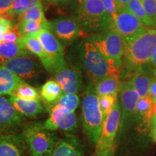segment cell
Wrapping results in <instances>:
<instances>
[{
	"mask_svg": "<svg viewBox=\"0 0 156 156\" xmlns=\"http://www.w3.org/2000/svg\"><path fill=\"white\" fill-rule=\"evenodd\" d=\"M82 116L85 133L93 143L96 144L104 119L100 107L99 96L92 85H89L85 90L82 105Z\"/></svg>",
	"mask_w": 156,
	"mask_h": 156,
	"instance_id": "6da1fadb",
	"label": "cell"
},
{
	"mask_svg": "<svg viewBox=\"0 0 156 156\" xmlns=\"http://www.w3.org/2000/svg\"><path fill=\"white\" fill-rule=\"evenodd\" d=\"M156 44V28H147L145 32L125 41L124 56L129 64L140 67L151 62Z\"/></svg>",
	"mask_w": 156,
	"mask_h": 156,
	"instance_id": "7a4b0ae2",
	"label": "cell"
},
{
	"mask_svg": "<svg viewBox=\"0 0 156 156\" xmlns=\"http://www.w3.org/2000/svg\"><path fill=\"white\" fill-rule=\"evenodd\" d=\"M82 59L85 69L94 82L109 76H120V69L109 63L90 41L83 43Z\"/></svg>",
	"mask_w": 156,
	"mask_h": 156,
	"instance_id": "3957f363",
	"label": "cell"
},
{
	"mask_svg": "<svg viewBox=\"0 0 156 156\" xmlns=\"http://www.w3.org/2000/svg\"><path fill=\"white\" fill-rule=\"evenodd\" d=\"M30 156H51L58 140L53 131L41 124H34L22 133Z\"/></svg>",
	"mask_w": 156,
	"mask_h": 156,
	"instance_id": "277c9868",
	"label": "cell"
},
{
	"mask_svg": "<svg viewBox=\"0 0 156 156\" xmlns=\"http://www.w3.org/2000/svg\"><path fill=\"white\" fill-rule=\"evenodd\" d=\"M77 18L82 28L87 30H104L110 28L112 25L102 0H88L81 3Z\"/></svg>",
	"mask_w": 156,
	"mask_h": 156,
	"instance_id": "5b68a950",
	"label": "cell"
},
{
	"mask_svg": "<svg viewBox=\"0 0 156 156\" xmlns=\"http://www.w3.org/2000/svg\"><path fill=\"white\" fill-rule=\"evenodd\" d=\"M90 41L93 42L109 63L120 69L125 41L118 33L112 28H108L101 34L94 35Z\"/></svg>",
	"mask_w": 156,
	"mask_h": 156,
	"instance_id": "8992f818",
	"label": "cell"
},
{
	"mask_svg": "<svg viewBox=\"0 0 156 156\" xmlns=\"http://www.w3.org/2000/svg\"><path fill=\"white\" fill-rule=\"evenodd\" d=\"M120 123L121 108L118 101L103 122L100 136L95 144V153L103 156L113 155L114 142L119 129Z\"/></svg>",
	"mask_w": 156,
	"mask_h": 156,
	"instance_id": "52a82bcc",
	"label": "cell"
},
{
	"mask_svg": "<svg viewBox=\"0 0 156 156\" xmlns=\"http://www.w3.org/2000/svg\"><path fill=\"white\" fill-rule=\"evenodd\" d=\"M110 28L118 33L124 41H128L145 32L148 27L130 12L123 9L119 12Z\"/></svg>",
	"mask_w": 156,
	"mask_h": 156,
	"instance_id": "ba28073f",
	"label": "cell"
},
{
	"mask_svg": "<svg viewBox=\"0 0 156 156\" xmlns=\"http://www.w3.org/2000/svg\"><path fill=\"white\" fill-rule=\"evenodd\" d=\"M44 128L51 131L63 130L74 132L77 128V117L75 112H71L62 107L53 106L51 109L50 116L44 124Z\"/></svg>",
	"mask_w": 156,
	"mask_h": 156,
	"instance_id": "9c48e42d",
	"label": "cell"
},
{
	"mask_svg": "<svg viewBox=\"0 0 156 156\" xmlns=\"http://www.w3.org/2000/svg\"><path fill=\"white\" fill-rule=\"evenodd\" d=\"M119 103L121 108L120 132L124 124L130 117L135 114L136 103L140 99V95L129 80L122 83L119 91Z\"/></svg>",
	"mask_w": 156,
	"mask_h": 156,
	"instance_id": "30bf717a",
	"label": "cell"
},
{
	"mask_svg": "<svg viewBox=\"0 0 156 156\" xmlns=\"http://www.w3.org/2000/svg\"><path fill=\"white\" fill-rule=\"evenodd\" d=\"M52 74L65 94H76L81 87V74L77 69L68 67L66 62L58 64Z\"/></svg>",
	"mask_w": 156,
	"mask_h": 156,
	"instance_id": "8fae6325",
	"label": "cell"
},
{
	"mask_svg": "<svg viewBox=\"0 0 156 156\" xmlns=\"http://www.w3.org/2000/svg\"><path fill=\"white\" fill-rule=\"evenodd\" d=\"M51 31L62 41L70 42L83 34L77 17H60L51 22Z\"/></svg>",
	"mask_w": 156,
	"mask_h": 156,
	"instance_id": "7c38bea8",
	"label": "cell"
},
{
	"mask_svg": "<svg viewBox=\"0 0 156 156\" xmlns=\"http://www.w3.org/2000/svg\"><path fill=\"white\" fill-rule=\"evenodd\" d=\"M36 37L41 43L43 47L51 60L53 64V73L54 68L56 66L65 62L64 58L63 46L57 38L54 36L53 32L48 29H43L38 33Z\"/></svg>",
	"mask_w": 156,
	"mask_h": 156,
	"instance_id": "4fadbf2b",
	"label": "cell"
},
{
	"mask_svg": "<svg viewBox=\"0 0 156 156\" xmlns=\"http://www.w3.org/2000/svg\"><path fill=\"white\" fill-rule=\"evenodd\" d=\"M23 79H31L40 73V65L34 58L27 56L7 60L2 64Z\"/></svg>",
	"mask_w": 156,
	"mask_h": 156,
	"instance_id": "5bb4252c",
	"label": "cell"
},
{
	"mask_svg": "<svg viewBox=\"0 0 156 156\" xmlns=\"http://www.w3.org/2000/svg\"><path fill=\"white\" fill-rule=\"evenodd\" d=\"M22 134H0V156H25Z\"/></svg>",
	"mask_w": 156,
	"mask_h": 156,
	"instance_id": "9a60e30c",
	"label": "cell"
},
{
	"mask_svg": "<svg viewBox=\"0 0 156 156\" xmlns=\"http://www.w3.org/2000/svg\"><path fill=\"white\" fill-rule=\"evenodd\" d=\"M21 46L26 48L30 53L35 54L39 58L43 65L48 73H52L53 64L49 56L43 47L41 43L37 37L34 36H21L17 41Z\"/></svg>",
	"mask_w": 156,
	"mask_h": 156,
	"instance_id": "2e32d148",
	"label": "cell"
},
{
	"mask_svg": "<svg viewBox=\"0 0 156 156\" xmlns=\"http://www.w3.org/2000/svg\"><path fill=\"white\" fill-rule=\"evenodd\" d=\"M21 115L9 100L0 95V132L19 124L22 121Z\"/></svg>",
	"mask_w": 156,
	"mask_h": 156,
	"instance_id": "e0dca14e",
	"label": "cell"
},
{
	"mask_svg": "<svg viewBox=\"0 0 156 156\" xmlns=\"http://www.w3.org/2000/svg\"><path fill=\"white\" fill-rule=\"evenodd\" d=\"M9 101L20 114L30 118H36L44 112L40 101L25 100L10 95Z\"/></svg>",
	"mask_w": 156,
	"mask_h": 156,
	"instance_id": "ac0fdd59",
	"label": "cell"
},
{
	"mask_svg": "<svg viewBox=\"0 0 156 156\" xmlns=\"http://www.w3.org/2000/svg\"><path fill=\"white\" fill-rule=\"evenodd\" d=\"M139 68L129 81L140 97L143 98L149 95L150 89L153 82L155 80V77L152 73L144 70L142 67Z\"/></svg>",
	"mask_w": 156,
	"mask_h": 156,
	"instance_id": "d6986e66",
	"label": "cell"
},
{
	"mask_svg": "<svg viewBox=\"0 0 156 156\" xmlns=\"http://www.w3.org/2000/svg\"><path fill=\"white\" fill-rule=\"evenodd\" d=\"M51 156H83V153L78 140L67 136L58 140Z\"/></svg>",
	"mask_w": 156,
	"mask_h": 156,
	"instance_id": "ffe728a7",
	"label": "cell"
},
{
	"mask_svg": "<svg viewBox=\"0 0 156 156\" xmlns=\"http://www.w3.org/2000/svg\"><path fill=\"white\" fill-rule=\"evenodd\" d=\"M23 79L0 65V95H12L17 87L23 83Z\"/></svg>",
	"mask_w": 156,
	"mask_h": 156,
	"instance_id": "44dd1931",
	"label": "cell"
},
{
	"mask_svg": "<svg viewBox=\"0 0 156 156\" xmlns=\"http://www.w3.org/2000/svg\"><path fill=\"white\" fill-rule=\"evenodd\" d=\"M153 101L151 98L147 96L140 98L136 103L135 114L140 121V129L142 131H145L151 126V117L153 115Z\"/></svg>",
	"mask_w": 156,
	"mask_h": 156,
	"instance_id": "7402d4cb",
	"label": "cell"
},
{
	"mask_svg": "<svg viewBox=\"0 0 156 156\" xmlns=\"http://www.w3.org/2000/svg\"><path fill=\"white\" fill-rule=\"evenodd\" d=\"M30 52L17 42L2 41L0 43V64L18 56H28Z\"/></svg>",
	"mask_w": 156,
	"mask_h": 156,
	"instance_id": "603a6c76",
	"label": "cell"
},
{
	"mask_svg": "<svg viewBox=\"0 0 156 156\" xmlns=\"http://www.w3.org/2000/svg\"><path fill=\"white\" fill-rule=\"evenodd\" d=\"M120 85L119 76H109L95 82V90L98 96L118 94Z\"/></svg>",
	"mask_w": 156,
	"mask_h": 156,
	"instance_id": "cb8c5ba5",
	"label": "cell"
},
{
	"mask_svg": "<svg viewBox=\"0 0 156 156\" xmlns=\"http://www.w3.org/2000/svg\"><path fill=\"white\" fill-rule=\"evenodd\" d=\"M20 34L22 36L36 37L38 33L43 29H48L51 30V22L41 23L35 21H18L17 23Z\"/></svg>",
	"mask_w": 156,
	"mask_h": 156,
	"instance_id": "d4e9b609",
	"label": "cell"
},
{
	"mask_svg": "<svg viewBox=\"0 0 156 156\" xmlns=\"http://www.w3.org/2000/svg\"><path fill=\"white\" fill-rule=\"evenodd\" d=\"M64 94V91L56 81L48 80L43 85L41 95L46 102L54 103Z\"/></svg>",
	"mask_w": 156,
	"mask_h": 156,
	"instance_id": "484cf974",
	"label": "cell"
},
{
	"mask_svg": "<svg viewBox=\"0 0 156 156\" xmlns=\"http://www.w3.org/2000/svg\"><path fill=\"white\" fill-rule=\"evenodd\" d=\"M124 9L135 15L148 28L155 27L151 19L147 16L141 0H130Z\"/></svg>",
	"mask_w": 156,
	"mask_h": 156,
	"instance_id": "4316f807",
	"label": "cell"
},
{
	"mask_svg": "<svg viewBox=\"0 0 156 156\" xmlns=\"http://www.w3.org/2000/svg\"><path fill=\"white\" fill-rule=\"evenodd\" d=\"M17 19H18V21H35V22L41 23H46L48 22V20L45 17L44 7L41 2L30 7L24 13L20 15Z\"/></svg>",
	"mask_w": 156,
	"mask_h": 156,
	"instance_id": "83f0119b",
	"label": "cell"
},
{
	"mask_svg": "<svg viewBox=\"0 0 156 156\" xmlns=\"http://www.w3.org/2000/svg\"><path fill=\"white\" fill-rule=\"evenodd\" d=\"M41 2V0H14L8 12L13 19L18 17L30 7Z\"/></svg>",
	"mask_w": 156,
	"mask_h": 156,
	"instance_id": "f1b7e54d",
	"label": "cell"
},
{
	"mask_svg": "<svg viewBox=\"0 0 156 156\" xmlns=\"http://www.w3.org/2000/svg\"><path fill=\"white\" fill-rule=\"evenodd\" d=\"M13 96L25 99V100H40V95L38 91L34 87L23 82L17 87V89L12 93Z\"/></svg>",
	"mask_w": 156,
	"mask_h": 156,
	"instance_id": "f546056e",
	"label": "cell"
},
{
	"mask_svg": "<svg viewBox=\"0 0 156 156\" xmlns=\"http://www.w3.org/2000/svg\"><path fill=\"white\" fill-rule=\"evenodd\" d=\"M53 104V106L62 107L71 112H75L80 104V98L77 94L64 93Z\"/></svg>",
	"mask_w": 156,
	"mask_h": 156,
	"instance_id": "4dcf8cb0",
	"label": "cell"
},
{
	"mask_svg": "<svg viewBox=\"0 0 156 156\" xmlns=\"http://www.w3.org/2000/svg\"><path fill=\"white\" fill-rule=\"evenodd\" d=\"M117 102H118V94H109L99 96V103H100V107L104 121L112 112Z\"/></svg>",
	"mask_w": 156,
	"mask_h": 156,
	"instance_id": "1f68e13d",
	"label": "cell"
},
{
	"mask_svg": "<svg viewBox=\"0 0 156 156\" xmlns=\"http://www.w3.org/2000/svg\"><path fill=\"white\" fill-rule=\"evenodd\" d=\"M147 16L156 27V0H141Z\"/></svg>",
	"mask_w": 156,
	"mask_h": 156,
	"instance_id": "d6a6232c",
	"label": "cell"
},
{
	"mask_svg": "<svg viewBox=\"0 0 156 156\" xmlns=\"http://www.w3.org/2000/svg\"><path fill=\"white\" fill-rule=\"evenodd\" d=\"M102 1L107 15H108L109 18L112 20V23L113 20H114L115 17H116L117 14H118L116 0H102Z\"/></svg>",
	"mask_w": 156,
	"mask_h": 156,
	"instance_id": "836d02e7",
	"label": "cell"
},
{
	"mask_svg": "<svg viewBox=\"0 0 156 156\" xmlns=\"http://www.w3.org/2000/svg\"><path fill=\"white\" fill-rule=\"evenodd\" d=\"M14 0H0V18L13 20V17L8 12Z\"/></svg>",
	"mask_w": 156,
	"mask_h": 156,
	"instance_id": "e575fe53",
	"label": "cell"
},
{
	"mask_svg": "<svg viewBox=\"0 0 156 156\" xmlns=\"http://www.w3.org/2000/svg\"><path fill=\"white\" fill-rule=\"evenodd\" d=\"M21 36H22L20 34L18 25H17V23H16L12 28L5 33L3 37V41L8 42H17Z\"/></svg>",
	"mask_w": 156,
	"mask_h": 156,
	"instance_id": "d590c367",
	"label": "cell"
},
{
	"mask_svg": "<svg viewBox=\"0 0 156 156\" xmlns=\"http://www.w3.org/2000/svg\"><path fill=\"white\" fill-rule=\"evenodd\" d=\"M151 134L153 141L156 142V115L153 114L151 121Z\"/></svg>",
	"mask_w": 156,
	"mask_h": 156,
	"instance_id": "8d00e7d4",
	"label": "cell"
},
{
	"mask_svg": "<svg viewBox=\"0 0 156 156\" xmlns=\"http://www.w3.org/2000/svg\"><path fill=\"white\" fill-rule=\"evenodd\" d=\"M149 96L151 98L153 103L156 102V80H155L152 83L151 89H150Z\"/></svg>",
	"mask_w": 156,
	"mask_h": 156,
	"instance_id": "74e56055",
	"label": "cell"
},
{
	"mask_svg": "<svg viewBox=\"0 0 156 156\" xmlns=\"http://www.w3.org/2000/svg\"><path fill=\"white\" fill-rule=\"evenodd\" d=\"M130 0H116V4L117 7V10L119 12L123 10L125 8L126 5H127Z\"/></svg>",
	"mask_w": 156,
	"mask_h": 156,
	"instance_id": "f35d334b",
	"label": "cell"
},
{
	"mask_svg": "<svg viewBox=\"0 0 156 156\" xmlns=\"http://www.w3.org/2000/svg\"><path fill=\"white\" fill-rule=\"evenodd\" d=\"M151 63L152 65L153 66V67L156 69V44L154 47L153 54H152V57L151 59Z\"/></svg>",
	"mask_w": 156,
	"mask_h": 156,
	"instance_id": "ab89813d",
	"label": "cell"
},
{
	"mask_svg": "<svg viewBox=\"0 0 156 156\" xmlns=\"http://www.w3.org/2000/svg\"><path fill=\"white\" fill-rule=\"evenodd\" d=\"M69 0H58V5H64V4H66L67 2H68Z\"/></svg>",
	"mask_w": 156,
	"mask_h": 156,
	"instance_id": "60d3db41",
	"label": "cell"
},
{
	"mask_svg": "<svg viewBox=\"0 0 156 156\" xmlns=\"http://www.w3.org/2000/svg\"><path fill=\"white\" fill-rule=\"evenodd\" d=\"M153 114L156 115V102L153 103Z\"/></svg>",
	"mask_w": 156,
	"mask_h": 156,
	"instance_id": "b9f144b4",
	"label": "cell"
},
{
	"mask_svg": "<svg viewBox=\"0 0 156 156\" xmlns=\"http://www.w3.org/2000/svg\"><path fill=\"white\" fill-rule=\"evenodd\" d=\"M43 1L46 3H54V0H43Z\"/></svg>",
	"mask_w": 156,
	"mask_h": 156,
	"instance_id": "7bdbcfd3",
	"label": "cell"
},
{
	"mask_svg": "<svg viewBox=\"0 0 156 156\" xmlns=\"http://www.w3.org/2000/svg\"><path fill=\"white\" fill-rule=\"evenodd\" d=\"M86 1H88V0H77L78 3H79L80 5L81 3H83V2H86Z\"/></svg>",
	"mask_w": 156,
	"mask_h": 156,
	"instance_id": "ee69618b",
	"label": "cell"
},
{
	"mask_svg": "<svg viewBox=\"0 0 156 156\" xmlns=\"http://www.w3.org/2000/svg\"><path fill=\"white\" fill-rule=\"evenodd\" d=\"M58 0H54V4H55V5H58Z\"/></svg>",
	"mask_w": 156,
	"mask_h": 156,
	"instance_id": "f6af8a7d",
	"label": "cell"
},
{
	"mask_svg": "<svg viewBox=\"0 0 156 156\" xmlns=\"http://www.w3.org/2000/svg\"><path fill=\"white\" fill-rule=\"evenodd\" d=\"M93 156H103V155H98V154H97V153H95V154L94 155H93Z\"/></svg>",
	"mask_w": 156,
	"mask_h": 156,
	"instance_id": "bcb514c9",
	"label": "cell"
}]
</instances>
